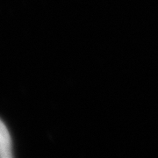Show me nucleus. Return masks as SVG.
Listing matches in <instances>:
<instances>
[{
	"instance_id": "obj_1",
	"label": "nucleus",
	"mask_w": 158,
	"mask_h": 158,
	"mask_svg": "<svg viewBox=\"0 0 158 158\" xmlns=\"http://www.w3.org/2000/svg\"><path fill=\"white\" fill-rule=\"evenodd\" d=\"M0 149L1 156L3 158H10L13 156L12 140L8 127L3 121L0 123Z\"/></svg>"
}]
</instances>
